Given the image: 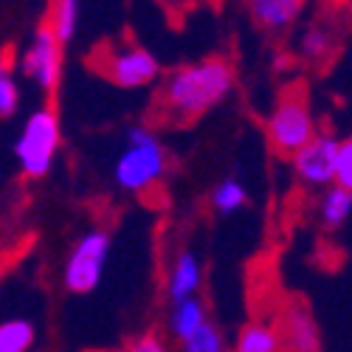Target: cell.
Listing matches in <instances>:
<instances>
[{"instance_id": "1", "label": "cell", "mask_w": 352, "mask_h": 352, "mask_svg": "<svg viewBox=\"0 0 352 352\" xmlns=\"http://www.w3.org/2000/svg\"><path fill=\"white\" fill-rule=\"evenodd\" d=\"M234 79L231 63L220 56L181 65L161 85V107L172 119H200L231 96Z\"/></svg>"}, {"instance_id": "2", "label": "cell", "mask_w": 352, "mask_h": 352, "mask_svg": "<svg viewBox=\"0 0 352 352\" xmlns=\"http://www.w3.org/2000/svg\"><path fill=\"white\" fill-rule=\"evenodd\" d=\"M169 169V153L164 141L144 124H135L124 135V146L116 155L113 181L127 195H144L164 181Z\"/></svg>"}, {"instance_id": "3", "label": "cell", "mask_w": 352, "mask_h": 352, "mask_svg": "<svg viewBox=\"0 0 352 352\" xmlns=\"http://www.w3.org/2000/svg\"><path fill=\"white\" fill-rule=\"evenodd\" d=\"M63 146L60 119L51 107H40L25 116V122L14 138V161L25 178H45Z\"/></svg>"}, {"instance_id": "4", "label": "cell", "mask_w": 352, "mask_h": 352, "mask_svg": "<svg viewBox=\"0 0 352 352\" xmlns=\"http://www.w3.org/2000/svg\"><path fill=\"white\" fill-rule=\"evenodd\" d=\"M265 133H268L271 146L279 155H290L293 158L302 150V146H307L318 135L307 96L299 94V91L285 94L274 104V110L268 113Z\"/></svg>"}, {"instance_id": "5", "label": "cell", "mask_w": 352, "mask_h": 352, "mask_svg": "<svg viewBox=\"0 0 352 352\" xmlns=\"http://www.w3.org/2000/svg\"><path fill=\"white\" fill-rule=\"evenodd\" d=\"M110 248H113V237L107 228H87L71 245L63 262V285L71 293H79V296L96 290L107 271Z\"/></svg>"}, {"instance_id": "6", "label": "cell", "mask_w": 352, "mask_h": 352, "mask_svg": "<svg viewBox=\"0 0 352 352\" xmlns=\"http://www.w3.org/2000/svg\"><path fill=\"white\" fill-rule=\"evenodd\" d=\"M63 48L65 43L56 37V32L48 23H43L20 54L17 63L20 74L32 85H37L40 91L51 94L63 79Z\"/></svg>"}, {"instance_id": "7", "label": "cell", "mask_w": 352, "mask_h": 352, "mask_svg": "<svg viewBox=\"0 0 352 352\" xmlns=\"http://www.w3.org/2000/svg\"><path fill=\"white\" fill-rule=\"evenodd\" d=\"M338 146L341 138L333 133H318L307 146L293 155V172L307 189H330L338 175Z\"/></svg>"}, {"instance_id": "8", "label": "cell", "mask_w": 352, "mask_h": 352, "mask_svg": "<svg viewBox=\"0 0 352 352\" xmlns=\"http://www.w3.org/2000/svg\"><path fill=\"white\" fill-rule=\"evenodd\" d=\"M102 68H104V76L113 85L124 87V91H135V87L153 85L161 74L158 60L141 45H116V48H110L102 56Z\"/></svg>"}, {"instance_id": "9", "label": "cell", "mask_w": 352, "mask_h": 352, "mask_svg": "<svg viewBox=\"0 0 352 352\" xmlns=\"http://www.w3.org/2000/svg\"><path fill=\"white\" fill-rule=\"evenodd\" d=\"M279 336H282V352H321V330L307 305L290 302L282 321H279Z\"/></svg>"}, {"instance_id": "10", "label": "cell", "mask_w": 352, "mask_h": 352, "mask_svg": "<svg viewBox=\"0 0 352 352\" xmlns=\"http://www.w3.org/2000/svg\"><path fill=\"white\" fill-rule=\"evenodd\" d=\"M203 285V265L195 251L184 248L175 254L172 265H169V274H166V299L169 305H178V302H186V299H195L197 290Z\"/></svg>"}, {"instance_id": "11", "label": "cell", "mask_w": 352, "mask_h": 352, "mask_svg": "<svg viewBox=\"0 0 352 352\" xmlns=\"http://www.w3.org/2000/svg\"><path fill=\"white\" fill-rule=\"evenodd\" d=\"M305 0H248L251 20L265 32H285L299 20Z\"/></svg>"}, {"instance_id": "12", "label": "cell", "mask_w": 352, "mask_h": 352, "mask_svg": "<svg viewBox=\"0 0 352 352\" xmlns=\"http://www.w3.org/2000/svg\"><path fill=\"white\" fill-rule=\"evenodd\" d=\"M203 324H209V307L200 296L178 302V305H169V316H166V330L169 336L184 344L189 341Z\"/></svg>"}, {"instance_id": "13", "label": "cell", "mask_w": 352, "mask_h": 352, "mask_svg": "<svg viewBox=\"0 0 352 352\" xmlns=\"http://www.w3.org/2000/svg\"><path fill=\"white\" fill-rule=\"evenodd\" d=\"M231 352H282L279 327L268 324V321H248L234 338Z\"/></svg>"}, {"instance_id": "14", "label": "cell", "mask_w": 352, "mask_h": 352, "mask_svg": "<svg viewBox=\"0 0 352 352\" xmlns=\"http://www.w3.org/2000/svg\"><path fill=\"white\" fill-rule=\"evenodd\" d=\"M352 217V192L344 189V186H330L321 192V200H318V220L324 228H341L346 220Z\"/></svg>"}, {"instance_id": "15", "label": "cell", "mask_w": 352, "mask_h": 352, "mask_svg": "<svg viewBox=\"0 0 352 352\" xmlns=\"http://www.w3.org/2000/svg\"><path fill=\"white\" fill-rule=\"evenodd\" d=\"M212 200V209L220 214V217H228V214H237L240 209L248 206V186L240 181V178H234V175H228V178H220L209 195Z\"/></svg>"}, {"instance_id": "16", "label": "cell", "mask_w": 352, "mask_h": 352, "mask_svg": "<svg viewBox=\"0 0 352 352\" xmlns=\"http://www.w3.org/2000/svg\"><path fill=\"white\" fill-rule=\"evenodd\" d=\"M336 28L324 25V23H313L305 28V34L299 37V54L305 56L307 63H321L333 56V48H336Z\"/></svg>"}, {"instance_id": "17", "label": "cell", "mask_w": 352, "mask_h": 352, "mask_svg": "<svg viewBox=\"0 0 352 352\" xmlns=\"http://www.w3.org/2000/svg\"><path fill=\"white\" fill-rule=\"evenodd\" d=\"M34 324L23 316H12L0 321V352H28L34 346Z\"/></svg>"}, {"instance_id": "18", "label": "cell", "mask_w": 352, "mask_h": 352, "mask_svg": "<svg viewBox=\"0 0 352 352\" xmlns=\"http://www.w3.org/2000/svg\"><path fill=\"white\" fill-rule=\"evenodd\" d=\"M82 3L85 0H54L51 3V17H48V25L56 32L65 45L76 37L79 32V17H82Z\"/></svg>"}, {"instance_id": "19", "label": "cell", "mask_w": 352, "mask_h": 352, "mask_svg": "<svg viewBox=\"0 0 352 352\" xmlns=\"http://www.w3.org/2000/svg\"><path fill=\"white\" fill-rule=\"evenodd\" d=\"M181 352H228V346H226L223 330L214 321H209V324H203L189 341L181 344Z\"/></svg>"}, {"instance_id": "20", "label": "cell", "mask_w": 352, "mask_h": 352, "mask_svg": "<svg viewBox=\"0 0 352 352\" xmlns=\"http://www.w3.org/2000/svg\"><path fill=\"white\" fill-rule=\"evenodd\" d=\"M20 107V85L9 63L0 60V119H12Z\"/></svg>"}, {"instance_id": "21", "label": "cell", "mask_w": 352, "mask_h": 352, "mask_svg": "<svg viewBox=\"0 0 352 352\" xmlns=\"http://www.w3.org/2000/svg\"><path fill=\"white\" fill-rule=\"evenodd\" d=\"M336 184L352 192V135L341 138L338 146V175H336Z\"/></svg>"}, {"instance_id": "22", "label": "cell", "mask_w": 352, "mask_h": 352, "mask_svg": "<svg viewBox=\"0 0 352 352\" xmlns=\"http://www.w3.org/2000/svg\"><path fill=\"white\" fill-rule=\"evenodd\" d=\"M127 352H169V346L158 336H138L135 341H130Z\"/></svg>"}]
</instances>
